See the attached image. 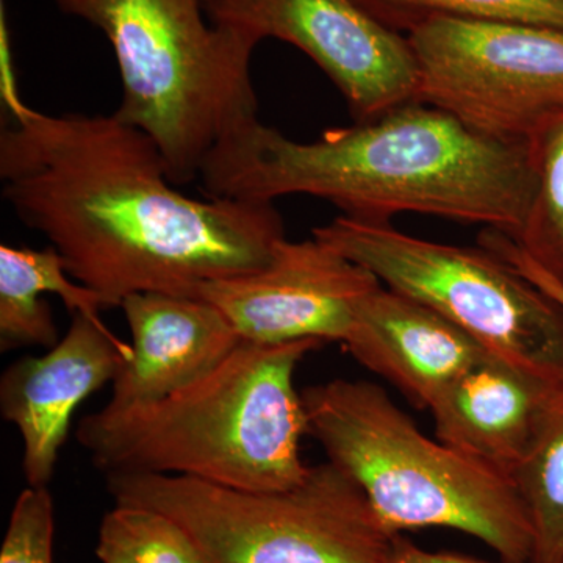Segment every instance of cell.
Instances as JSON below:
<instances>
[{
	"label": "cell",
	"instance_id": "7a4b0ae2",
	"mask_svg": "<svg viewBox=\"0 0 563 563\" xmlns=\"http://www.w3.org/2000/svg\"><path fill=\"white\" fill-rule=\"evenodd\" d=\"M199 179L209 198L309 195L357 220L432 214L509 236L523 225L537 185L531 144L490 139L417 101L310 143L251 118L222 136Z\"/></svg>",
	"mask_w": 563,
	"mask_h": 563
},
{
	"label": "cell",
	"instance_id": "9c48e42d",
	"mask_svg": "<svg viewBox=\"0 0 563 563\" xmlns=\"http://www.w3.org/2000/svg\"><path fill=\"white\" fill-rule=\"evenodd\" d=\"M203 7L213 24L298 47L339 88L357 122L415 101L418 66L409 41L358 0H203Z\"/></svg>",
	"mask_w": 563,
	"mask_h": 563
},
{
	"label": "cell",
	"instance_id": "6da1fadb",
	"mask_svg": "<svg viewBox=\"0 0 563 563\" xmlns=\"http://www.w3.org/2000/svg\"><path fill=\"white\" fill-rule=\"evenodd\" d=\"M2 196L49 240L69 276L106 309L135 292L190 296L272 261L285 240L273 202L177 190L150 135L110 117L41 113L2 81Z\"/></svg>",
	"mask_w": 563,
	"mask_h": 563
},
{
	"label": "cell",
	"instance_id": "3957f363",
	"mask_svg": "<svg viewBox=\"0 0 563 563\" xmlns=\"http://www.w3.org/2000/svg\"><path fill=\"white\" fill-rule=\"evenodd\" d=\"M322 346L243 340L217 368L161 401L88 415L77 442L106 474H172L244 492L292 487L310 468L295 374Z\"/></svg>",
	"mask_w": 563,
	"mask_h": 563
},
{
	"label": "cell",
	"instance_id": "8992f818",
	"mask_svg": "<svg viewBox=\"0 0 563 563\" xmlns=\"http://www.w3.org/2000/svg\"><path fill=\"white\" fill-rule=\"evenodd\" d=\"M107 490L174 518L210 563H388L399 536L331 461L277 492L154 473L107 474Z\"/></svg>",
	"mask_w": 563,
	"mask_h": 563
},
{
	"label": "cell",
	"instance_id": "9a60e30c",
	"mask_svg": "<svg viewBox=\"0 0 563 563\" xmlns=\"http://www.w3.org/2000/svg\"><path fill=\"white\" fill-rule=\"evenodd\" d=\"M57 295L70 314L102 321L101 296L74 280L52 246L44 250L0 246V350L43 346L60 342L49 302L41 296Z\"/></svg>",
	"mask_w": 563,
	"mask_h": 563
},
{
	"label": "cell",
	"instance_id": "5bb4252c",
	"mask_svg": "<svg viewBox=\"0 0 563 563\" xmlns=\"http://www.w3.org/2000/svg\"><path fill=\"white\" fill-rule=\"evenodd\" d=\"M554 384L487 354L429 409L437 439L512 481L528 454Z\"/></svg>",
	"mask_w": 563,
	"mask_h": 563
},
{
	"label": "cell",
	"instance_id": "30bf717a",
	"mask_svg": "<svg viewBox=\"0 0 563 563\" xmlns=\"http://www.w3.org/2000/svg\"><path fill=\"white\" fill-rule=\"evenodd\" d=\"M377 287L372 273L317 239H285L263 268L207 282L196 298L218 307L246 342L325 344L344 342Z\"/></svg>",
	"mask_w": 563,
	"mask_h": 563
},
{
	"label": "cell",
	"instance_id": "ffe728a7",
	"mask_svg": "<svg viewBox=\"0 0 563 563\" xmlns=\"http://www.w3.org/2000/svg\"><path fill=\"white\" fill-rule=\"evenodd\" d=\"M55 507L47 487L25 488L11 510L0 563H54Z\"/></svg>",
	"mask_w": 563,
	"mask_h": 563
},
{
	"label": "cell",
	"instance_id": "7c38bea8",
	"mask_svg": "<svg viewBox=\"0 0 563 563\" xmlns=\"http://www.w3.org/2000/svg\"><path fill=\"white\" fill-rule=\"evenodd\" d=\"M121 309L133 354L111 384L110 409L161 401L217 368L243 342L225 314L206 299L135 292Z\"/></svg>",
	"mask_w": 563,
	"mask_h": 563
},
{
	"label": "cell",
	"instance_id": "52a82bcc",
	"mask_svg": "<svg viewBox=\"0 0 563 563\" xmlns=\"http://www.w3.org/2000/svg\"><path fill=\"white\" fill-rule=\"evenodd\" d=\"M313 239L384 287L442 314L496 357L563 379V309L492 251L417 239L390 222L336 217Z\"/></svg>",
	"mask_w": 563,
	"mask_h": 563
},
{
	"label": "cell",
	"instance_id": "8fae6325",
	"mask_svg": "<svg viewBox=\"0 0 563 563\" xmlns=\"http://www.w3.org/2000/svg\"><path fill=\"white\" fill-rule=\"evenodd\" d=\"M132 354V344L103 321L73 314L68 332L46 354L20 358L5 369L0 413L21 433L22 470L31 487H47L77 407L113 384Z\"/></svg>",
	"mask_w": 563,
	"mask_h": 563
},
{
	"label": "cell",
	"instance_id": "4fadbf2b",
	"mask_svg": "<svg viewBox=\"0 0 563 563\" xmlns=\"http://www.w3.org/2000/svg\"><path fill=\"white\" fill-rule=\"evenodd\" d=\"M343 344L368 372L428 410L466 369L490 354L442 314L383 284L358 307Z\"/></svg>",
	"mask_w": 563,
	"mask_h": 563
},
{
	"label": "cell",
	"instance_id": "277c9868",
	"mask_svg": "<svg viewBox=\"0 0 563 563\" xmlns=\"http://www.w3.org/2000/svg\"><path fill=\"white\" fill-rule=\"evenodd\" d=\"M302 398L309 435L393 533L454 529L503 563L531 561V525L512 481L424 435L379 385L335 379Z\"/></svg>",
	"mask_w": 563,
	"mask_h": 563
},
{
	"label": "cell",
	"instance_id": "ac0fdd59",
	"mask_svg": "<svg viewBox=\"0 0 563 563\" xmlns=\"http://www.w3.org/2000/svg\"><path fill=\"white\" fill-rule=\"evenodd\" d=\"M531 151L536 192L523 225L510 239L563 284V118L531 141Z\"/></svg>",
	"mask_w": 563,
	"mask_h": 563
},
{
	"label": "cell",
	"instance_id": "2e32d148",
	"mask_svg": "<svg viewBox=\"0 0 563 563\" xmlns=\"http://www.w3.org/2000/svg\"><path fill=\"white\" fill-rule=\"evenodd\" d=\"M512 481L531 525L529 563H563V379L553 385Z\"/></svg>",
	"mask_w": 563,
	"mask_h": 563
},
{
	"label": "cell",
	"instance_id": "e0dca14e",
	"mask_svg": "<svg viewBox=\"0 0 563 563\" xmlns=\"http://www.w3.org/2000/svg\"><path fill=\"white\" fill-rule=\"evenodd\" d=\"M96 558L101 563H210L174 518L125 504L103 515Z\"/></svg>",
	"mask_w": 563,
	"mask_h": 563
},
{
	"label": "cell",
	"instance_id": "44dd1931",
	"mask_svg": "<svg viewBox=\"0 0 563 563\" xmlns=\"http://www.w3.org/2000/svg\"><path fill=\"white\" fill-rule=\"evenodd\" d=\"M481 246L498 255L504 262L512 265L518 273L523 274L526 279L531 280L539 290L550 296L554 302L563 309V284L554 279L550 273L540 268L536 262L521 251V247L510 239L506 233L495 231V229H485L479 239Z\"/></svg>",
	"mask_w": 563,
	"mask_h": 563
},
{
	"label": "cell",
	"instance_id": "7402d4cb",
	"mask_svg": "<svg viewBox=\"0 0 563 563\" xmlns=\"http://www.w3.org/2000/svg\"><path fill=\"white\" fill-rule=\"evenodd\" d=\"M388 563H490L481 561L461 553H451V551H429L418 547L409 539L399 533L396 539L395 548L390 562Z\"/></svg>",
	"mask_w": 563,
	"mask_h": 563
},
{
	"label": "cell",
	"instance_id": "5b68a950",
	"mask_svg": "<svg viewBox=\"0 0 563 563\" xmlns=\"http://www.w3.org/2000/svg\"><path fill=\"white\" fill-rule=\"evenodd\" d=\"M113 47L122 99L114 117L157 144L174 185L201 176L225 133L258 117L251 57L258 41L207 22L203 0H52Z\"/></svg>",
	"mask_w": 563,
	"mask_h": 563
},
{
	"label": "cell",
	"instance_id": "ba28073f",
	"mask_svg": "<svg viewBox=\"0 0 563 563\" xmlns=\"http://www.w3.org/2000/svg\"><path fill=\"white\" fill-rule=\"evenodd\" d=\"M407 41L418 66L415 101L474 131L531 144L563 118V29L424 16Z\"/></svg>",
	"mask_w": 563,
	"mask_h": 563
},
{
	"label": "cell",
	"instance_id": "d6986e66",
	"mask_svg": "<svg viewBox=\"0 0 563 563\" xmlns=\"http://www.w3.org/2000/svg\"><path fill=\"white\" fill-rule=\"evenodd\" d=\"M366 9L387 5L424 16L515 21L563 29V0H358Z\"/></svg>",
	"mask_w": 563,
	"mask_h": 563
}]
</instances>
